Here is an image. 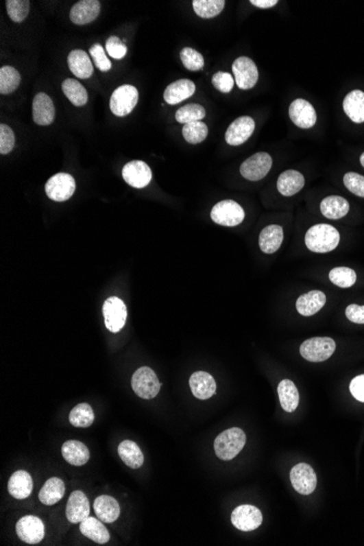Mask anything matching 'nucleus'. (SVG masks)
<instances>
[{
    "instance_id": "22",
    "label": "nucleus",
    "mask_w": 364,
    "mask_h": 546,
    "mask_svg": "<svg viewBox=\"0 0 364 546\" xmlns=\"http://www.w3.org/2000/svg\"><path fill=\"white\" fill-rule=\"evenodd\" d=\"M33 490L32 477L24 470L14 472L8 482V492L16 499H25Z\"/></svg>"
},
{
    "instance_id": "7",
    "label": "nucleus",
    "mask_w": 364,
    "mask_h": 546,
    "mask_svg": "<svg viewBox=\"0 0 364 546\" xmlns=\"http://www.w3.org/2000/svg\"><path fill=\"white\" fill-rule=\"evenodd\" d=\"M273 159L265 152H260L242 163L240 173L247 180L260 181L269 173Z\"/></svg>"
},
{
    "instance_id": "43",
    "label": "nucleus",
    "mask_w": 364,
    "mask_h": 546,
    "mask_svg": "<svg viewBox=\"0 0 364 546\" xmlns=\"http://www.w3.org/2000/svg\"><path fill=\"white\" fill-rule=\"evenodd\" d=\"M180 58L184 66L190 71H199L204 67V58L199 51H195L193 48H184L181 51Z\"/></svg>"
},
{
    "instance_id": "19",
    "label": "nucleus",
    "mask_w": 364,
    "mask_h": 546,
    "mask_svg": "<svg viewBox=\"0 0 364 546\" xmlns=\"http://www.w3.org/2000/svg\"><path fill=\"white\" fill-rule=\"evenodd\" d=\"M101 12V3L97 0H82L75 3L70 11V20L77 25H86L96 20Z\"/></svg>"
},
{
    "instance_id": "47",
    "label": "nucleus",
    "mask_w": 364,
    "mask_h": 546,
    "mask_svg": "<svg viewBox=\"0 0 364 546\" xmlns=\"http://www.w3.org/2000/svg\"><path fill=\"white\" fill-rule=\"evenodd\" d=\"M214 88L221 93H229L234 88L236 81L230 73L227 72H217L212 78Z\"/></svg>"
},
{
    "instance_id": "51",
    "label": "nucleus",
    "mask_w": 364,
    "mask_h": 546,
    "mask_svg": "<svg viewBox=\"0 0 364 546\" xmlns=\"http://www.w3.org/2000/svg\"><path fill=\"white\" fill-rule=\"evenodd\" d=\"M250 3L258 8L269 9L276 5L278 1L277 0H251Z\"/></svg>"
},
{
    "instance_id": "29",
    "label": "nucleus",
    "mask_w": 364,
    "mask_h": 546,
    "mask_svg": "<svg viewBox=\"0 0 364 546\" xmlns=\"http://www.w3.org/2000/svg\"><path fill=\"white\" fill-rule=\"evenodd\" d=\"M343 112L356 123L364 122V92L351 91L343 99Z\"/></svg>"
},
{
    "instance_id": "34",
    "label": "nucleus",
    "mask_w": 364,
    "mask_h": 546,
    "mask_svg": "<svg viewBox=\"0 0 364 546\" xmlns=\"http://www.w3.org/2000/svg\"><path fill=\"white\" fill-rule=\"evenodd\" d=\"M118 453L123 462L132 469H138L144 462L143 453L138 444L133 440H125L120 443Z\"/></svg>"
},
{
    "instance_id": "28",
    "label": "nucleus",
    "mask_w": 364,
    "mask_h": 546,
    "mask_svg": "<svg viewBox=\"0 0 364 546\" xmlns=\"http://www.w3.org/2000/svg\"><path fill=\"white\" fill-rule=\"evenodd\" d=\"M68 66L72 73L79 79H88L93 75V64L88 54L81 49H75L69 54Z\"/></svg>"
},
{
    "instance_id": "44",
    "label": "nucleus",
    "mask_w": 364,
    "mask_h": 546,
    "mask_svg": "<svg viewBox=\"0 0 364 546\" xmlns=\"http://www.w3.org/2000/svg\"><path fill=\"white\" fill-rule=\"evenodd\" d=\"M343 183L351 193L360 196V198H364V176L356 173L345 174L343 177Z\"/></svg>"
},
{
    "instance_id": "13",
    "label": "nucleus",
    "mask_w": 364,
    "mask_h": 546,
    "mask_svg": "<svg viewBox=\"0 0 364 546\" xmlns=\"http://www.w3.org/2000/svg\"><path fill=\"white\" fill-rule=\"evenodd\" d=\"M16 534L22 541L27 544H38L45 536V527L40 518L35 516H24L16 523Z\"/></svg>"
},
{
    "instance_id": "38",
    "label": "nucleus",
    "mask_w": 364,
    "mask_h": 546,
    "mask_svg": "<svg viewBox=\"0 0 364 546\" xmlns=\"http://www.w3.org/2000/svg\"><path fill=\"white\" fill-rule=\"evenodd\" d=\"M95 420L93 409L88 403H80L72 409L69 422L75 427H88Z\"/></svg>"
},
{
    "instance_id": "5",
    "label": "nucleus",
    "mask_w": 364,
    "mask_h": 546,
    "mask_svg": "<svg viewBox=\"0 0 364 546\" xmlns=\"http://www.w3.org/2000/svg\"><path fill=\"white\" fill-rule=\"evenodd\" d=\"M210 218L218 225L234 227L245 219V211L236 202L225 200L214 205L210 212Z\"/></svg>"
},
{
    "instance_id": "32",
    "label": "nucleus",
    "mask_w": 364,
    "mask_h": 546,
    "mask_svg": "<svg viewBox=\"0 0 364 546\" xmlns=\"http://www.w3.org/2000/svg\"><path fill=\"white\" fill-rule=\"evenodd\" d=\"M321 213L328 219H341L348 214L349 203L341 196L330 195L321 202Z\"/></svg>"
},
{
    "instance_id": "42",
    "label": "nucleus",
    "mask_w": 364,
    "mask_h": 546,
    "mask_svg": "<svg viewBox=\"0 0 364 546\" xmlns=\"http://www.w3.org/2000/svg\"><path fill=\"white\" fill-rule=\"evenodd\" d=\"M5 9L9 18L16 23L27 19L29 11V0H7Z\"/></svg>"
},
{
    "instance_id": "16",
    "label": "nucleus",
    "mask_w": 364,
    "mask_h": 546,
    "mask_svg": "<svg viewBox=\"0 0 364 546\" xmlns=\"http://www.w3.org/2000/svg\"><path fill=\"white\" fill-rule=\"evenodd\" d=\"M256 129V122L251 117L242 116L234 120L227 129L225 139L229 145L238 146L249 140Z\"/></svg>"
},
{
    "instance_id": "25",
    "label": "nucleus",
    "mask_w": 364,
    "mask_h": 546,
    "mask_svg": "<svg viewBox=\"0 0 364 546\" xmlns=\"http://www.w3.org/2000/svg\"><path fill=\"white\" fill-rule=\"evenodd\" d=\"M94 512L104 523H112L119 518L120 506L118 501L108 495L99 496L94 501Z\"/></svg>"
},
{
    "instance_id": "26",
    "label": "nucleus",
    "mask_w": 364,
    "mask_h": 546,
    "mask_svg": "<svg viewBox=\"0 0 364 546\" xmlns=\"http://www.w3.org/2000/svg\"><path fill=\"white\" fill-rule=\"evenodd\" d=\"M62 453L68 464L77 467L84 466L90 459V451L82 442L79 440H66L62 445Z\"/></svg>"
},
{
    "instance_id": "1",
    "label": "nucleus",
    "mask_w": 364,
    "mask_h": 546,
    "mask_svg": "<svg viewBox=\"0 0 364 546\" xmlns=\"http://www.w3.org/2000/svg\"><path fill=\"white\" fill-rule=\"evenodd\" d=\"M304 241L312 252L327 253L338 247L341 235L335 227L328 224H317L308 229Z\"/></svg>"
},
{
    "instance_id": "17",
    "label": "nucleus",
    "mask_w": 364,
    "mask_h": 546,
    "mask_svg": "<svg viewBox=\"0 0 364 546\" xmlns=\"http://www.w3.org/2000/svg\"><path fill=\"white\" fill-rule=\"evenodd\" d=\"M66 516L71 523H81L90 517V501L86 494L81 490L72 492L66 504Z\"/></svg>"
},
{
    "instance_id": "52",
    "label": "nucleus",
    "mask_w": 364,
    "mask_h": 546,
    "mask_svg": "<svg viewBox=\"0 0 364 546\" xmlns=\"http://www.w3.org/2000/svg\"><path fill=\"white\" fill-rule=\"evenodd\" d=\"M360 163H361L362 167L364 168V152L362 153L361 157H360Z\"/></svg>"
},
{
    "instance_id": "50",
    "label": "nucleus",
    "mask_w": 364,
    "mask_h": 546,
    "mask_svg": "<svg viewBox=\"0 0 364 546\" xmlns=\"http://www.w3.org/2000/svg\"><path fill=\"white\" fill-rule=\"evenodd\" d=\"M350 392L356 401L364 403V374L354 377L350 383Z\"/></svg>"
},
{
    "instance_id": "31",
    "label": "nucleus",
    "mask_w": 364,
    "mask_h": 546,
    "mask_svg": "<svg viewBox=\"0 0 364 546\" xmlns=\"http://www.w3.org/2000/svg\"><path fill=\"white\" fill-rule=\"evenodd\" d=\"M80 531L83 536L95 543L105 544L110 538L104 523L97 518L88 517L86 520H83L80 525Z\"/></svg>"
},
{
    "instance_id": "3",
    "label": "nucleus",
    "mask_w": 364,
    "mask_h": 546,
    "mask_svg": "<svg viewBox=\"0 0 364 546\" xmlns=\"http://www.w3.org/2000/svg\"><path fill=\"white\" fill-rule=\"evenodd\" d=\"M131 385L136 395L143 399H153L156 397L162 388L155 372L147 366H142L134 372Z\"/></svg>"
},
{
    "instance_id": "18",
    "label": "nucleus",
    "mask_w": 364,
    "mask_h": 546,
    "mask_svg": "<svg viewBox=\"0 0 364 546\" xmlns=\"http://www.w3.org/2000/svg\"><path fill=\"white\" fill-rule=\"evenodd\" d=\"M33 120L38 126H49L55 119L53 99L46 93L35 95L32 103Z\"/></svg>"
},
{
    "instance_id": "35",
    "label": "nucleus",
    "mask_w": 364,
    "mask_h": 546,
    "mask_svg": "<svg viewBox=\"0 0 364 546\" xmlns=\"http://www.w3.org/2000/svg\"><path fill=\"white\" fill-rule=\"evenodd\" d=\"M62 91L66 97L75 106H84L88 103V92L86 88L77 82L75 79L64 80L62 83Z\"/></svg>"
},
{
    "instance_id": "37",
    "label": "nucleus",
    "mask_w": 364,
    "mask_h": 546,
    "mask_svg": "<svg viewBox=\"0 0 364 546\" xmlns=\"http://www.w3.org/2000/svg\"><path fill=\"white\" fill-rule=\"evenodd\" d=\"M223 0H193L194 12L203 19L215 18L225 8Z\"/></svg>"
},
{
    "instance_id": "40",
    "label": "nucleus",
    "mask_w": 364,
    "mask_h": 546,
    "mask_svg": "<svg viewBox=\"0 0 364 546\" xmlns=\"http://www.w3.org/2000/svg\"><path fill=\"white\" fill-rule=\"evenodd\" d=\"M208 128L204 122L195 121L186 123L182 129L184 140L190 144H199L208 138Z\"/></svg>"
},
{
    "instance_id": "12",
    "label": "nucleus",
    "mask_w": 364,
    "mask_h": 546,
    "mask_svg": "<svg viewBox=\"0 0 364 546\" xmlns=\"http://www.w3.org/2000/svg\"><path fill=\"white\" fill-rule=\"evenodd\" d=\"M263 516L260 509L252 505H241L234 509L232 514V523L238 530L249 531L256 530L262 525Z\"/></svg>"
},
{
    "instance_id": "41",
    "label": "nucleus",
    "mask_w": 364,
    "mask_h": 546,
    "mask_svg": "<svg viewBox=\"0 0 364 546\" xmlns=\"http://www.w3.org/2000/svg\"><path fill=\"white\" fill-rule=\"evenodd\" d=\"M330 281L341 288H350L356 281V274L354 270L345 266L332 268L330 272Z\"/></svg>"
},
{
    "instance_id": "23",
    "label": "nucleus",
    "mask_w": 364,
    "mask_h": 546,
    "mask_svg": "<svg viewBox=\"0 0 364 546\" xmlns=\"http://www.w3.org/2000/svg\"><path fill=\"white\" fill-rule=\"evenodd\" d=\"M326 303V296L319 290H312L299 297L295 303L297 310L303 316H312L323 309Z\"/></svg>"
},
{
    "instance_id": "46",
    "label": "nucleus",
    "mask_w": 364,
    "mask_h": 546,
    "mask_svg": "<svg viewBox=\"0 0 364 546\" xmlns=\"http://www.w3.org/2000/svg\"><path fill=\"white\" fill-rule=\"evenodd\" d=\"M16 145V136L9 126H0V153L9 154Z\"/></svg>"
},
{
    "instance_id": "39",
    "label": "nucleus",
    "mask_w": 364,
    "mask_h": 546,
    "mask_svg": "<svg viewBox=\"0 0 364 546\" xmlns=\"http://www.w3.org/2000/svg\"><path fill=\"white\" fill-rule=\"evenodd\" d=\"M206 112L205 108L199 104H188L186 106L181 107L175 112V120L179 123H191V122L201 121L205 117Z\"/></svg>"
},
{
    "instance_id": "33",
    "label": "nucleus",
    "mask_w": 364,
    "mask_h": 546,
    "mask_svg": "<svg viewBox=\"0 0 364 546\" xmlns=\"http://www.w3.org/2000/svg\"><path fill=\"white\" fill-rule=\"evenodd\" d=\"M278 396L280 405L286 412H293L298 408L299 392L295 383L290 379H282L278 385Z\"/></svg>"
},
{
    "instance_id": "8",
    "label": "nucleus",
    "mask_w": 364,
    "mask_h": 546,
    "mask_svg": "<svg viewBox=\"0 0 364 546\" xmlns=\"http://www.w3.org/2000/svg\"><path fill=\"white\" fill-rule=\"evenodd\" d=\"M46 194L56 202L69 200L75 191V180L69 174L59 173L49 178L45 186Z\"/></svg>"
},
{
    "instance_id": "10",
    "label": "nucleus",
    "mask_w": 364,
    "mask_h": 546,
    "mask_svg": "<svg viewBox=\"0 0 364 546\" xmlns=\"http://www.w3.org/2000/svg\"><path fill=\"white\" fill-rule=\"evenodd\" d=\"M232 71L238 88L245 91L256 86L258 80V71L252 59L247 57L236 58L232 64Z\"/></svg>"
},
{
    "instance_id": "27",
    "label": "nucleus",
    "mask_w": 364,
    "mask_h": 546,
    "mask_svg": "<svg viewBox=\"0 0 364 546\" xmlns=\"http://www.w3.org/2000/svg\"><path fill=\"white\" fill-rule=\"evenodd\" d=\"M304 177L297 170H286L279 176L277 180V189L279 193L284 196H293L298 193L304 187Z\"/></svg>"
},
{
    "instance_id": "21",
    "label": "nucleus",
    "mask_w": 364,
    "mask_h": 546,
    "mask_svg": "<svg viewBox=\"0 0 364 546\" xmlns=\"http://www.w3.org/2000/svg\"><path fill=\"white\" fill-rule=\"evenodd\" d=\"M195 92V84L191 80L182 79L171 83L164 92V99L169 105H177L186 98L191 97Z\"/></svg>"
},
{
    "instance_id": "45",
    "label": "nucleus",
    "mask_w": 364,
    "mask_h": 546,
    "mask_svg": "<svg viewBox=\"0 0 364 546\" xmlns=\"http://www.w3.org/2000/svg\"><path fill=\"white\" fill-rule=\"evenodd\" d=\"M90 55L94 60V64L99 68L101 71L107 72L112 69V62L106 56L105 49L99 44H95L90 48Z\"/></svg>"
},
{
    "instance_id": "24",
    "label": "nucleus",
    "mask_w": 364,
    "mask_h": 546,
    "mask_svg": "<svg viewBox=\"0 0 364 546\" xmlns=\"http://www.w3.org/2000/svg\"><path fill=\"white\" fill-rule=\"evenodd\" d=\"M282 240H284V230L282 226L269 225L260 231L258 246L266 254H273L280 248Z\"/></svg>"
},
{
    "instance_id": "20",
    "label": "nucleus",
    "mask_w": 364,
    "mask_h": 546,
    "mask_svg": "<svg viewBox=\"0 0 364 546\" xmlns=\"http://www.w3.org/2000/svg\"><path fill=\"white\" fill-rule=\"evenodd\" d=\"M189 384L192 394L201 401H206L216 392L215 379L208 372H194L190 377Z\"/></svg>"
},
{
    "instance_id": "6",
    "label": "nucleus",
    "mask_w": 364,
    "mask_h": 546,
    "mask_svg": "<svg viewBox=\"0 0 364 546\" xmlns=\"http://www.w3.org/2000/svg\"><path fill=\"white\" fill-rule=\"evenodd\" d=\"M138 101V92L133 85H121L112 94L109 107L112 114L125 117L132 112Z\"/></svg>"
},
{
    "instance_id": "48",
    "label": "nucleus",
    "mask_w": 364,
    "mask_h": 546,
    "mask_svg": "<svg viewBox=\"0 0 364 546\" xmlns=\"http://www.w3.org/2000/svg\"><path fill=\"white\" fill-rule=\"evenodd\" d=\"M106 51L109 56L114 59L125 58L127 55V46L123 44V40H120L117 36H110L106 42Z\"/></svg>"
},
{
    "instance_id": "36",
    "label": "nucleus",
    "mask_w": 364,
    "mask_h": 546,
    "mask_svg": "<svg viewBox=\"0 0 364 546\" xmlns=\"http://www.w3.org/2000/svg\"><path fill=\"white\" fill-rule=\"evenodd\" d=\"M21 75L19 71L11 66H3L0 69V93L3 95L14 93L19 88Z\"/></svg>"
},
{
    "instance_id": "15",
    "label": "nucleus",
    "mask_w": 364,
    "mask_h": 546,
    "mask_svg": "<svg viewBox=\"0 0 364 546\" xmlns=\"http://www.w3.org/2000/svg\"><path fill=\"white\" fill-rule=\"evenodd\" d=\"M123 177L129 186L142 189L149 186V183L151 182V170L147 163L142 161H132L123 167Z\"/></svg>"
},
{
    "instance_id": "2",
    "label": "nucleus",
    "mask_w": 364,
    "mask_h": 546,
    "mask_svg": "<svg viewBox=\"0 0 364 546\" xmlns=\"http://www.w3.org/2000/svg\"><path fill=\"white\" fill-rule=\"evenodd\" d=\"M247 438L239 427L226 429L214 442L216 456L221 460H232L245 447Z\"/></svg>"
},
{
    "instance_id": "30",
    "label": "nucleus",
    "mask_w": 364,
    "mask_h": 546,
    "mask_svg": "<svg viewBox=\"0 0 364 546\" xmlns=\"http://www.w3.org/2000/svg\"><path fill=\"white\" fill-rule=\"evenodd\" d=\"M66 492L64 481L59 477H53L48 479L44 484L43 488H40L38 493V499L42 501V504L51 506L62 501Z\"/></svg>"
},
{
    "instance_id": "4",
    "label": "nucleus",
    "mask_w": 364,
    "mask_h": 546,
    "mask_svg": "<svg viewBox=\"0 0 364 546\" xmlns=\"http://www.w3.org/2000/svg\"><path fill=\"white\" fill-rule=\"evenodd\" d=\"M335 349V342L330 337H313L300 346V353L310 362H323L332 357Z\"/></svg>"
},
{
    "instance_id": "49",
    "label": "nucleus",
    "mask_w": 364,
    "mask_h": 546,
    "mask_svg": "<svg viewBox=\"0 0 364 546\" xmlns=\"http://www.w3.org/2000/svg\"><path fill=\"white\" fill-rule=\"evenodd\" d=\"M345 316L352 323L364 324V305H348L345 309Z\"/></svg>"
},
{
    "instance_id": "14",
    "label": "nucleus",
    "mask_w": 364,
    "mask_h": 546,
    "mask_svg": "<svg viewBox=\"0 0 364 546\" xmlns=\"http://www.w3.org/2000/svg\"><path fill=\"white\" fill-rule=\"evenodd\" d=\"M289 117L291 121L301 129H310L317 123V112L314 107L303 98L295 99L290 104Z\"/></svg>"
},
{
    "instance_id": "11",
    "label": "nucleus",
    "mask_w": 364,
    "mask_h": 546,
    "mask_svg": "<svg viewBox=\"0 0 364 546\" xmlns=\"http://www.w3.org/2000/svg\"><path fill=\"white\" fill-rule=\"evenodd\" d=\"M290 481L293 488L302 495H310L317 488V475L313 468L306 464H295L290 471Z\"/></svg>"
},
{
    "instance_id": "9",
    "label": "nucleus",
    "mask_w": 364,
    "mask_h": 546,
    "mask_svg": "<svg viewBox=\"0 0 364 546\" xmlns=\"http://www.w3.org/2000/svg\"><path fill=\"white\" fill-rule=\"evenodd\" d=\"M103 314L107 329L112 333H118L125 327L128 312L123 300L117 297H110L105 301Z\"/></svg>"
}]
</instances>
